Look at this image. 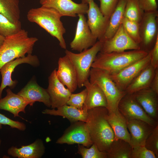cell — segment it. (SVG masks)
Listing matches in <instances>:
<instances>
[{"mask_svg": "<svg viewBox=\"0 0 158 158\" xmlns=\"http://www.w3.org/2000/svg\"><path fill=\"white\" fill-rule=\"evenodd\" d=\"M133 94L147 115L157 121L158 94L149 87L139 90Z\"/></svg>", "mask_w": 158, "mask_h": 158, "instance_id": "d6986e66", "label": "cell"}, {"mask_svg": "<svg viewBox=\"0 0 158 158\" xmlns=\"http://www.w3.org/2000/svg\"><path fill=\"white\" fill-rule=\"evenodd\" d=\"M45 147L42 140L37 139L32 143L19 148L12 146L8 150L10 155L18 158H40L44 155Z\"/></svg>", "mask_w": 158, "mask_h": 158, "instance_id": "7402d4cb", "label": "cell"}, {"mask_svg": "<svg viewBox=\"0 0 158 158\" xmlns=\"http://www.w3.org/2000/svg\"><path fill=\"white\" fill-rule=\"evenodd\" d=\"M156 69L150 64L148 65L128 86L125 90L126 93L133 94L139 90L150 87Z\"/></svg>", "mask_w": 158, "mask_h": 158, "instance_id": "4316f807", "label": "cell"}, {"mask_svg": "<svg viewBox=\"0 0 158 158\" xmlns=\"http://www.w3.org/2000/svg\"><path fill=\"white\" fill-rule=\"evenodd\" d=\"M150 54L131 64L115 74L110 75L118 87L121 90H125L136 77L150 64Z\"/></svg>", "mask_w": 158, "mask_h": 158, "instance_id": "8fae6325", "label": "cell"}, {"mask_svg": "<svg viewBox=\"0 0 158 158\" xmlns=\"http://www.w3.org/2000/svg\"><path fill=\"white\" fill-rule=\"evenodd\" d=\"M88 5L87 23L92 34L99 40L106 31L109 18L103 15L94 1L89 2Z\"/></svg>", "mask_w": 158, "mask_h": 158, "instance_id": "2e32d148", "label": "cell"}, {"mask_svg": "<svg viewBox=\"0 0 158 158\" xmlns=\"http://www.w3.org/2000/svg\"><path fill=\"white\" fill-rule=\"evenodd\" d=\"M127 126L130 135V144L132 147L145 145L146 140L154 127L141 120H128Z\"/></svg>", "mask_w": 158, "mask_h": 158, "instance_id": "ffe728a7", "label": "cell"}, {"mask_svg": "<svg viewBox=\"0 0 158 158\" xmlns=\"http://www.w3.org/2000/svg\"><path fill=\"white\" fill-rule=\"evenodd\" d=\"M107 120L114 134V139H120L130 143V136L127 126V120L118 110L108 112Z\"/></svg>", "mask_w": 158, "mask_h": 158, "instance_id": "d4e9b609", "label": "cell"}, {"mask_svg": "<svg viewBox=\"0 0 158 158\" xmlns=\"http://www.w3.org/2000/svg\"><path fill=\"white\" fill-rule=\"evenodd\" d=\"M21 29L20 21L13 23L6 17L0 13V35L4 37L15 34Z\"/></svg>", "mask_w": 158, "mask_h": 158, "instance_id": "4dcf8cb0", "label": "cell"}, {"mask_svg": "<svg viewBox=\"0 0 158 158\" xmlns=\"http://www.w3.org/2000/svg\"><path fill=\"white\" fill-rule=\"evenodd\" d=\"M83 86L87 89V93L83 109L88 110L99 107L107 108L106 97L98 85L91 83L88 79L84 82Z\"/></svg>", "mask_w": 158, "mask_h": 158, "instance_id": "603a6c76", "label": "cell"}, {"mask_svg": "<svg viewBox=\"0 0 158 158\" xmlns=\"http://www.w3.org/2000/svg\"><path fill=\"white\" fill-rule=\"evenodd\" d=\"M145 146L158 157V125L153 128L146 140Z\"/></svg>", "mask_w": 158, "mask_h": 158, "instance_id": "e575fe53", "label": "cell"}, {"mask_svg": "<svg viewBox=\"0 0 158 158\" xmlns=\"http://www.w3.org/2000/svg\"><path fill=\"white\" fill-rule=\"evenodd\" d=\"M87 93V90L86 88L79 93L76 94L72 93L66 104L78 109H83Z\"/></svg>", "mask_w": 158, "mask_h": 158, "instance_id": "836d02e7", "label": "cell"}, {"mask_svg": "<svg viewBox=\"0 0 158 158\" xmlns=\"http://www.w3.org/2000/svg\"><path fill=\"white\" fill-rule=\"evenodd\" d=\"M127 0H118L116 7L109 18L108 25L103 36L99 41L103 42L110 39L121 25Z\"/></svg>", "mask_w": 158, "mask_h": 158, "instance_id": "484cf974", "label": "cell"}, {"mask_svg": "<svg viewBox=\"0 0 158 158\" xmlns=\"http://www.w3.org/2000/svg\"><path fill=\"white\" fill-rule=\"evenodd\" d=\"M102 42V47L99 51L102 53L140 49L139 44L128 36L121 24L111 38Z\"/></svg>", "mask_w": 158, "mask_h": 158, "instance_id": "30bf717a", "label": "cell"}, {"mask_svg": "<svg viewBox=\"0 0 158 158\" xmlns=\"http://www.w3.org/2000/svg\"><path fill=\"white\" fill-rule=\"evenodd\" d=\"M40 61L37 56L32 54L15 59L4 65L0 69L1 75V81L0 85V99L2 98V94L3 90L8 86L11 89H13L18 82L13 80L11 75L16 67L22 63L28 64L32 66L36 67L40 65Z\"/></svg>", "mask_w": 158, "mask_h": 158, "instance_id": "7c38bea8", "label": "cell"}, {"mask_svg": "<svg viewBox=\"0 0 158 158\" xmlns=\"http://www.w3.org/2000/svg\"><path fill=\"white\" fill-rule=\"evenodd\" d=\"M148 53L150 56V64L155 69L158 68V37L153 47Z\"/></svg>", "mask_w": 158, "mask_h": 158, "instance_id": "ab89813d", "label": "cell"}, {"mask_svg": "<svg viewBox=\"0 0 158 158\" xmlns=\"http://www.w3.org/2000/svg\"><path fill=\"white\" fill-rule=\"evenodd\" d=\"M148 52L140 49L97 54L92 68L104 70L110 75L115 74L146 56Z\"/></svg>", "mask_w": 158, "mask_h": 158, "instance_id": "277c9868", "label": "cell"}, {"mask_svg": "<svg viewBox=\"0 0 158 158\" xmlns=\"http://www.w3.org/2000/svg\"><path fill=\"white\" fill-rule=\"evenodd\" d=\"M5 37L0 35V47L3 43Z\"/></svg>", "mask_w": 158, "mask_h": 158, "instance_id": "b9f144b4", "label": "cell"}, {"mask_svg": "<svg viewBox=\"0 0 158 158\" xmlns=\"http://www.w3.org/2000/svg\"><path fill=\"white\" fill-rule=\"evenodd\" d=\"M77 153L83 158H107V152L99 150L94 143L90 148L78 144Z\"/></svg>", "mask_w": 158, "mask_h": 158, "instance_id": "d6a6232c", "label": "cell"}, {"mask_svg": "<svg viewBox=\"0 0 158 158\" xmlns=\"http://www.w3.org/2000/svg\"><path fill=\"white\" fill-rule=\"evenodd\" d=\"M100 10L105 17L109 18L115 9L118 0H99Z\"/></svg>", "mask_w": 158, "mask_h": 158, "instance_id": "8d00e7d4", "label": "cell"}, {"mask_svg": "<svg viewBox=\"0 0 158 158\" xmlns=\"http://www.w3.org/2000/svg\"><path fill=\"white\" fill-rule=\"evenodd\" d=\"M1 139H0V146L1 144Z\"/></svg>", "mask_w": 158, "mask_h": 158, "instance_id": "ee69618b", "label": "cell"}, {"mask_svg": "<svg viewBox=\"0 0 158 158\" xmlns=\"http://www.w3.org/2000/svg\"><path fill=\"white\" fill-rule=\"evenodd\" d=\"M42 113L55 116H60L67 118L71 123L81 121L85 122L87 117V110L83 109H80L67 104L56 109H46Z\"/></svg>", "mask_w": 158, "mask_h": 158, "instance_id": "cb8c5ba5", "label": "cell"}, {"mask_svg": "<svg viewBox=\"0 0 158 158\" xmlns=\"http://www.w3.org/2000/svg\"><path fill=\"white\" fill-rule=\"evenodd\" d=\"M118 109L127 121L141 120L153 127L158 125L157 121L151 118L145 112L133 94L126 93L119 102Z\"/></svg>", "mask_w": 158, "mask_h": 158, "instance_id": "ba28073f", "label": "cell"}, {"mask_svg": "<svg viewBox=\"0 0 158 158\" xmlns=\"http://www.w3.org/2000/svg\"><path fill=\"white\" fill-rule=\"evenodd\" d=\"M81 1L82 3L88 4L89 2L94 0H81Z\"/></svg>", "mask_w": 158, "mask_h": 158, "instance_id": "7bdbcfd3", "label": "cell"}, {"mask_svg": "<svg viewBox=\"0 0 158 158\" xmlns=\"http://www.w3.org/2000/svg\"><path fill=\"white\" fill-rule=\"evenodd\" d=\"M61 17L54 9L42 6L30 9L27 14L29 21L37 24L51 36L56 38L61 47L66 49V44L63 37L66 31L61 20Z\"/></svg>", "mask_w": 158, "mask_h": 158, "instance_id": "7a4b0ae2", "label": "cell"}, {"mask_svg": "<svg viewBox=\"0 0 158 158\" xmlns=\"http://www.w3.org/2000/svg\"><path fill=\"white\" fill-rule=\"evenodd\" d=\"M56 143L69 145L77 144L87 147H89L93 144L85 122L81 121L71 123Z\"/></svg>", "mask_w": 158, "mask_h": 158, "instance_id": "9c48e42d", "label": "cell"}, {"mask_svg": "<svg viewBox=\"0 0 158 158\" xmlns=\"http://www.w3.org/2000/svg\"><path fill=\"white\" fill-rule=\"evenodd\" d=\"M56 71V69L54 70L49 76L47 89L50 97L52 109H57L66 104L72 93L59 80Z\"/></svg>", "mask_w": 158, "mask_h": 158, "instance_id": "5bb4252c", "label": "cell"}, {"mask_svg": "<svg viewBox=\"0 0 158 158\" xmlns=\"http://www.w3.org/2000/svg\"><path fill=\"white\" fill-rule=\"evenodd\" d=\"M89 78L91 83L97 85L103 91L107 99L108 112L118 110V104L126 94V91L120 89L110 74L104 70L91 68Z\"/></svg>", "mask_w": 158, "mask_h": 158, "instance_id": "5b68a950", "label": "cell"}, {"mask_svg": "<svg viewBox=\"0 0 158 158\" xmlns=\"http://www.w3.org/2000/svg\"><path fill=\"white\" fill-rule=\"evenodd\" d=\"M154 154L148 149L145 145H138L133 148L131 158H157Z\"/></svg>", "mask_w": 158, "mask_h": 158, "instance_id": "d590c367", "label": "cell"}, {"mask_svg": "<svg viewBox=\"0 0 158 158\" xmlns=\"http://www.w3.org/2000/svg\"><path fill=\"white\" fill-rule=\"evenodd\" d=\"M133 148L123 140L114 139L107 152V158H131Z\"/></svg>", "mask_w": 158, "mask_h": 158, "instance_id": "83f0119b", "label": "cell"}, {"mask_svg": "<svg viewBox=\"0 0 158 158\" xmlns=\"http://www.w3.org/2000/svg\"><path fill=\"white\" fill-rule=\"evenodd\" d=\"M42 6L51 8L57 11L62 16L75 17L79 14H86L88 5L78 4L72 0H40Z\"/></svg>", "mask_w": 158, "mask_h": 158, "instance_id": "9a60e30c", "label": "cell"}, {"mask_svg": "<svg viewBox=\"0 0 158 158\" xmlns=\"http://www.w3.org/2000/svg\"><path fill=\"white\" fill-rule=\"evenodd\" d=\"M78 19L73 40L70 43L73 50L81 52L94 45L97 39L92 34L84 14L77 15Z\"/></svg>", "mask_w": 158, "mask_h": 158, "instance_id": "4fadbf2b", "label": "cell"}, {"mask_svg": "<svg viewBox=\"0 0 158 158\" xmlns=\"http://www.w3.org/2000/svg\"><path fill=\"white\" fill-rule=\"evenodd\" d=\"M2 125L9 126L12 128H15L24 131L26 129V126L24 123L13 120L0 113V129L2 128Z\"/></svg>", "mask_w": 158, "mask_h": 158, "instance_id": "74e56055", "label": "cell"}, {"mask_svg": "<svg viewBox=\"0 0 158 158\" xmlns=\"http://www.w3.org/2000/svg\"><path fill=\"white\" fill-rule=\"evenodd\" d=\"M19 0H0V13L13 23L20 21V12Z\"/></svg>", "mask_w": 158, "mask_h": 158, "instance_id": "f1b7e54d", "label": "cell"}, {"mask_svg": "<svg viewBox=\"0 0 158 158\" xmlns=\"http://www.w3.org/2000/svg\"><path fill=\"white\" fill-rule=\"evenodd\" d=\"M17 94L28 101L31 106L38 102L51 107L50 97L47 89L40 86L34 79L29 82Z\"/></svg>", "mask_w": 158, "mask_h": 158, "instance_id": "ac0fdd59", "label": "cell"}, {"mask_svg": "<svg viewBox=\"0 0 158 158\" xmlns=\"http://www.w3.org/2000/svg\"><path fill=\"white\" fill-rule=\"evenodd\" d=\"M144 13V11L140 6L138 0H127L124 11V17L139 23Z\"/></svg>", "mask_w": 158, "mask_h": 158, "instance_id": "f546056e", "label": "cell"}, {"mask_svg": "<svg viewBox=\"0 0 158 158\" xmlns=\"http://www.w3.org/2000/svg\"><path fill=\"white\" fill-rule=\"evenodd\" d=\"M38 39L30 37L28 32L21 29L17 33L5 37L0 47V69L6 63L26 54H32Z\"/></svg>", "mask_w": 158, "mask_h": 158, "instance_id": "3957f363", "label": "cell"}, {"mask_svg": "<svg viewBox=\"0 0 158 158\" xmlns=\"http://www.w3.org/2000/svg\"><path fill=\"white\" fill-rule=\"evenodd\" d=\"M58 65L56 71L58 79L72 93L78 87L76 73L73 65L66 55L59 58Z\"/></svg>", "mask_w": 158, "mask_h": 158, "instance_id": "e0dca14e", "label": "cell"}, {"mask_svg": "<svg viewBox=\"0 0 158 158\" xmlns=\"http://www.w3.org/2000/svg\"><path fill=\"white\" fill-rule=\"evenodd\" d=\"M158 12H144L139 23L140 49L148 52L153 47L158 37Z\"/></svg>", "mask_w": 158, "mask_h": 158, "instance_id": "52a82bcc", "label": "cell"}, {"mask_svg": "<svg viewBox=\"0 0 158 158\" xmlns=\"http://www.w3.org/2000/svg\"><path fill=\"white\" fill-rule=\"evenodd\" d=\"M150 87L158 94V68L156 69L155 74L152 80Z\"/></svg>", "mask_w": 158, "mask_h": 158, "instance_id": "60d3db41", "label": "cell"}, {"mask_svg": "<svg viewBox=\"0 0 158 158\" xmlns=\"http://www.w3.org/2000/svg\"><path fill=\"white\" fill-rule=\"evenodd\" d=\"M102 44V42L98 40L90 48L83 50L79 53L66 50V55L75 70L79 88L83 87L84 82L88 79L92 65L97 54L100 51Z\"/></svg>", "mask_w": 158, "mask_h": 158, "instance_id": "8992f818", "label": "cell"}, {"mask_svg": "<svg viewBox=\"0 0 158 158\" xmlns=\"http://www.w3.org/2000/svg\"><path fill=\"white\" fill-rule=\"evenodd\" d=\"M139 6L144 12L157 10L156 0H138Z\"/></svg>", "mask_w": 158, "mask_h": 158, "instance_id": "f35d334b", "label": "cell"}, {"mask_svg": "<svg viewBox=\"0 0 158 158\" xmlns=\"http://www.w3.org/2000/svg\"><path fill=\"white\" fill-rule=\"evenodd\" d=\"M6 91V96L0 99V109L12 113L14 117H19L25 120L19 114L20 112L25 113V109L29 105V102L21 96L13 92L10 88L7 89Z\"/></svg>", "mask_w": 158, "mask_h": 158, "instance_id": "44dd1931", "label": "cell"}, {"mask_svg": "<svg viewBox=\"0 0 158 158\" xmlns=\"http://www.w3.org/2000/svg\"><path fill=\"white\" fill-rule=\"evenodd\" d=\"M121 24L128 36L135 42L140 44L141 40L140 34L139 23L130 20L123 17Z\"/></svg>", "mask_w": 158, "mask_h": 158, "instance_id": "1f68e13d", "label": "cell"}, {"mask_svg": "<svg viewBox=\"0 0 158 158\" xmlns=\"http://www.w3.org/2000/svg\"><path fill=\"white\" fill-rule=\"evenodd\" d=\"M106 107H97L87 110L85 123L91 139L98 149L106 152L114 139L113 130L107 120Z\"/></svg>", "mask_w": 158, "mask_h": 158, "instance_id": "6da1fadb", "label": "cell"}]
</instances>
